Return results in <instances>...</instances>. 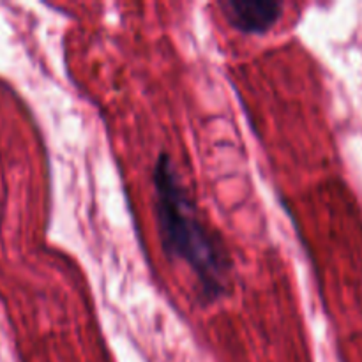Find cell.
<instances>
[{
  "label": "cell",
  "mask_w": 362,
  "mask_h": 362,
  "mask_svg": "<svg viewBox=\"0 0 362 362\" xmlns=\"http://www.w3.org/2000/svg\"><path fill=\"white\" fill-rule=\"evenodd\" d=\"M223 14L243 34H265L279 21L283 4L278 0H226L219 2Z\"/></svg>",
  "instance_id": "obj_2"
},
{
  "label": "cell",
  "mask_w": 362,
  "mask_h": 362,
  "mask_svg": "<svg viewBox=\"0 0 362 362\" xmlns=\"http://www.w3.org/2000/svg\"><path fill=\"white\" fill-rule=\"evenodd\" d=\"M154 207L165 253L191 269L198 283V293L205 303L225 296L230 274V258L221 240L205 226L194 202L180 182L172 158L158 156L152 172Z\"/></svg>",
  "instance_id": "obj_1"
}]
</instances>
